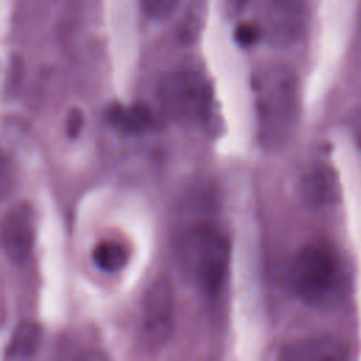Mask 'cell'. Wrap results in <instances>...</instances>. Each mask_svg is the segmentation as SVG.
Instances as JSON below:
<instances>
[{"mask_svg":"<svg viewBox=\"0 0 361 361\" xmlns=\"http://www.w3.org/2000/svg\"><path fill=\"white\" fill-rule=\"evenodd\" d=\"M107 123L118 133L126 135H137L148 131L154 123L151 109L144 103H111L106 109Z\"/></svg>","mask_w":361,"mask_h":361,"instance_id":"10","label":"cell"},{"mask_svg":"<svg viewBox=\"0 0 361 361\" xmlns=\"http://www.w3.org/2000/svg\"><path fill=\"white\" fill-rule=\"evenodd\" d=\"M209 14V0H188L176 27L180 45H193L202 35Z\"/></svg>","mask_w":361,"mask_h":361,"instance_id":"12","label":"cell"},{"mask_svg":"<svg viewBox=\"0 0 361 361\" xmlns=\"http://www.w3.org/2000/svg\"><path fill=\"white\" fill-rule=\"evenodd\" d=\"M250 0H226V11L230 17H235L238 16L245 6L248 4Z\"/></svg>","mask_w":361,"mask_h":361,"instance_id":"17","label":"cell"},{"mask_svg":"<svg viewBox=\"0 0 361 361\" xmlns=\"http://www.w3.org/2000/svg\"><path fill=\"white\" fill-rule=\"evenodd\" d=\"M85 127V116L79 107H72L66 114L65 133L69 138H78Z\"/></svg>","mask_w":361,"mask_h":361,"instance_id":"16","label":"cell"},{"mask_svg":"<svg viewBox=\"0 0 361 361\" xmlns=\"http://www.w3.org/2000/svg\"><path fill=\"white\" fill-rule=\"evenodd\" d=\"M179 259L185 274L202 293L216 295L228 269V240L212 224H196L180 240Z\"/></svg>","mask_w":361,"mask_h":361,"instance_id":"3","label":"cell"},{"mask_svg":"<svg viewBox=\"0 0 361 361\" xmlns=\"http://www.w3.org/2000/svg\"><path fill=\"white\" fill-rule=\"evenodd\" d=\"M182 0H141V7L147 17L162 21L172 16Z\"/></svg>","mask_w":361,"mask_h":361,"instance_id":"14","label":"cell"},{"mask_svg":"<svg viewBox=\"0 0 361 361\" xmlns=\"http://www.w3.org/2000/svg\"><path fill=\"white\" fill-rule=\"evenodd\" d=\"M35 243V214L27 202L13 204L1 223V247L6 258L16 265L24 264Z\"/></svg>","mask_w":361,"mask_h":361,"instance_id":"7","label":"cell"},{"mask_svg":"<svg viewBox=\"0 0 361 361\" xmlns=\"http://www.w3.org/2000/svg\"><path fill=\"white\" fill-rule=\"evenodd\" d=\"M175 296L171 282L159 276L152 281L141 303L140 337L147 351L161 350L173 329Z\"/></svg>","mask_w":361,"mask_h":361,"instance_id":"5","label":"cell"},{"mask_svg":"<svg viewBox=\"0 0 361 361\" xmlns=\"http://www.w3.org/2000/svg\"><path fill=\"white\" fill-rule=\"evenodd\" d=\"M130 259V248L120 240L104 238L94 244L92 250L93 264L104 272L121 271Z\"/></svg>","mask_w":361,"mask_h":361,"instance_id":"13","label":"cell"},{"mask_svg":"<svg viewBox=\"0 0 361 361\" xmlns=\"http://www.w3.org/2000/svg\"><path fill=\"white\" fill-rule=\"evenodd\" d=\"M307 0H269L265 13V37L279 48L295 45L307 25Z\"/></svg>","mask_w":361,"mask_h":361,"instance_id":"6","label":"cell"},{"mask_svg":"<svg viewBox=\"0 0 361 361\" xmlns=\"http://www.w3.org/2000/svg\"><path fill=\"white\" fill-rule=\"evenodd\" d=\"M258 118V138L269 149L279 148L292 137L300 114V86L296 72L272 62L252 75Z\"/></svg>","mask_w":361,"mask_h":361,"instance_id":"1","label":"cell"},{"mask_svg":"<svg viewBox=\"0 0 361 361\" xmlns=\"http://www.w3.org/2000/svg\"><path fill=\"white\" fill-rule=\"evenodd\" d=\"M279 358L288 361H341L347 358L345 345L329 336H313L289 343Z\"/></svg>","mask_w":361,"mask_h":361,"instance_id":"9","label":"cell"},{"mask_svg":"<svg viewBox=\"0 0 361 361\" xmlns=\"http://www.w3.org/2000/svg\"><path fill=\"white\" fill-rule=\"evenodd\" d=\"M262 37V30L261 27L252 24V23H248V21H243V23H238L235 25V30H234V39L235 42L243 47V48H248V47H252L254 44L258 42V39Z\"/></svg>","mask_w":361,"mask_h":361,"instance_id":"15","label":"cell"},{"mask_svg":"<svg viewBox=\"0 0 361 361\" xmlns=\"http://www.w3.org/2000/svg\"><path fill=\"white\" fill-rule=\"evenodd\" d=\"M290 285L296 296L307 305H333L345 286L341 258L324 243L306 244L292 261Z\"/></svg>","mask_w":361,"mask_h":361,"instance_id":"2","label":"cell"},{"mask_svg":"<svg viewBox=\"0 0 361 361\" xmlns=\"http://www.w3.org/2000/svg\"><path fill=\"white\" fill-rule=\"evenodd\" d=\"M42 341V327L34 320L21 322L11 334L4 353L6 361H24L32 358Z\"/></svg>","mask_w":361,"mask_h":361,"instance_id":"11","label":"cell"},{"mask_svg":"<svg viewBox=\"0 0 361 361\" xmlns=\"http://www.w3.org/2000/svg\"><path fill=\"white\" fill-rule=\"evenodd\" d=\"M298 189L302 200L316 209L330 207L340 199V183L334 169L320 162L302 172Z\"/></svg>","mask_w":361,"mask_h":361,"instance_id":"8","label":"cell"},{"mask_svg":"<svg viewBox=\"0 0 361 361\" xmlns=\"http://www.w3.org/2000/svg\"><path fill=\"white\" fill-rule=\"evenodd\" d=\"M158 99L168 117L192 124L209 117L213 104V89L200 72L175 69L159 80Z\"/></svg>","mask_w":361,"mask_h":361,"instance_id":"4","label":"cell"}]
</instances>
